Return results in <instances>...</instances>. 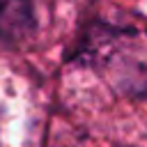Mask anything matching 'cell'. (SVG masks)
<instances>
[{"instance_id":"obj_1","label":"cell","mask_w":147,"mask_h":147,"mask_svg":"<svg viewBox=\"0 0 147 147\" xmlns=\"http://www.w3.org/2000/svg\"><path fill=\"white\" fill-rule=\"evenodd\" d=\"M32 0H0V41L18 44L34 30Z\"/></svg>"}]
</instances>
